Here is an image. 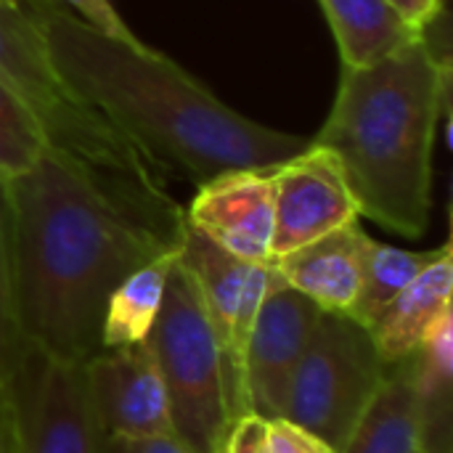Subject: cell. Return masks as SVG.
<instances>
[{
    "label": "cell",
    "mask_w": 453,
    "mask_h": 453,
    "mask_svg": "<svg viewBox=\"0 0 453 453\" xmlns=\"http://www.w3.org/2000/svg\"><path fill=\"white\" fill-rule=\"evenodd\" d=\"M178 265L191 276L220 342L228 398L234 417L239 419L250 414L244 395V350L255 316L276 281L273 263L242 260L186 220L178 247Z\"/></svg>",
    "instance_id": "ba28073f"
},
{
    "label": "cell",
    "mask_w": 453,
    "mask_h": 453,
    "mask_svg": "<svg viewBox=\"0 0 453 453\" xmlns=\"http://www.w3.org/2000/svg\"><path fill=\"white\" fill-rule=\"evenodd\" d=\"M340 453H425L414 393V356L390 364L380 393Z\"/></svg>",
    "instance_id": "2e32d148"
},
{
    "label": "cell",
    "mask_w": 453,
    "mask_h": 453,
    "mask_svg": "<svg viewBox=\"0 0 453 453\" xmlns=\"http://www.w3.org/2000/svg\"><path fill=\"white\" fill-rule=\"evenodd\" d=\"M5 186L24 340L88 361L101 350L109 295L141 265L178 252L186 210L159 183L96 170L50 146Z\"/></svg>",
    "instance_id": "6da1fadb"
},
{
    "label": "cell",
    "mask_w": 453,
    "mask_h": 453,
    "mask_svg": "<svg viewBox=\"0 0 453 453\" xmlns=\"http://www.w3.org/2000/svg\"><path fill=\"white\" fill-rule=\"evenodd\" d=\"M446 244L438 250L419 252V250H401L393 244H382V242L366 236L361 292L348 316L356 319L358 324L369 326L403 287H409L430 263H435L443 255Z\"/></svg>",
    "instance_id": "d6986e66"
},
{
    "label": "cell",
    "mask_w": 453,
    "mask_h": 453,
    "mask_svg": "<svg viewBox=\"0 0 453 453\" xmlns=\"http://www.w3.org/2000/svg\"><path fill=\"white\" fill-rule=\"evenodd\" d=\"M58 3L64 8H69L77 19H82L85 24H90L93 29H98L109 37H117V40L133 42V45L141 42L109 0H58Z\"/></svg>",
    "instance_id": "7402d4cb"
},
{
    "label": "cell",
    "mask_w": 453,
    "mask_h": 453,
    "mask_svg": "<svg viewBox=\"0 0 453 453\" xmlns=\"http://www.w3.org/2000/svg\"><path fill=\"white\" fill-rule=\"evenodd\" d=\"M446 101L449 58L427 32L372 66H342L332 111L311 143L334 154L358 215L406 239L427 231Z\"/></svg>",
    "instance_id": "3957f363"
},
{
    "label": "cell",
    "mask_w": 453,
    "mask_h": 453,
    "mask_svg": "<svg viewBox=\"0 0 453 453\" xmlns=\"http://www.w3.org/2000/svg\"><path fill=\"white\" fill-rule=\"evenodd\" d=\"M64 85L165 178L202 186L236 170H273L311 138L260 125L146 42H122L58 0H21Z\"/></svg>",
    "instance_id": "7a4b0ae2"
},
{
    "label": "cell",
    "mask_w": 453,
    "mask_h": 453,
    "mask_svg": "<svg viewBox=\"0 0 453 453\" xmlns=\"http://www.w3.org/2000/svg\"><path fill=\"white\" fill-rule=\"evenodd\" d=\"M175 257L178 252L162 255L119 281V287L109 295V303L104 311L101 350L127 348V345H138L149 340L154 321L159 316L162 300H165L167 273Z\"/></svg>",
    "instance_id": "ac0fdd59"
},
{
    "label": "cell",
    "mask_w": 453,
    "mask_h": 453,
    "mask_svg": "<svg viewBox=\"0 0 453 453\" xmlns=\"http://www.w3.org/2000/svg\"><path fill=\"white\" fill-rule=\"evenodd\" d=\"M0 3H8V5H21V0H0Z\"/></svg>",
    "instance_id": "83f0119b"
},
{
    "label": "cell",
    "mask_w": 453,
    "mask_h": 453,
    "mask_svg": "<svg viewBox=\"0 0 453 453\" xmlns=\"http://www.w3.org/2000/svg\"><path fill=\"white\" fill-rule=\"evenodd\" d=\"M366 236L356 220L271 263L287 287L313 300L321 311L348 316L361 292Z\"/></svg>",
    "instance_id": "4fadbf2b"
},
{
    "label": "cell",
    "mask_w": 453,
    "mask_h": 453,
    "mask_svg": "<svg viewBox=\"0 0 453 453\" xmlns=\"http://www.w3.org/2000/svg\"><path fill=\"white\" fill-rule=\"evenodd\" d=\"M321 308L287 287L279 273L268 289L244 350V395L250 414L279 419L292 377L316 329Z\"/></svg>",
    "instance_id": "30bf717a"
},
{
    "label": "cell",
    "mask_w": 453,
    "mask_h": 453,
    "mask_svg": "<svg viewBox=\"0 0 453 453\" xmlns=\"http://www.w3.org/2000/svg\"><path fill=\"white\" fill-rule=\"evenodd\" d=\"M268 422V451L271 453H337L326 441L308 433L305 427L279 417Z\"/></svg>",
    "instance_id": "603a6c76"
},
{
    "label": "cell",
    "mask_w": 453,
    "mask_h": 453,
    "mask_svg": "<svg viewBox=\"0 0 453 453\" xmlns=\"http://www.w3.org/2000/svg\"><path fill=\"white\" fill-rule=\"evenodd\" d=\"M388 369L364 324L345 313L321 311L281 417L340 453L380 393Z\"/></svg>",
    "instance_id": "8992f818"
},
{
    "label": "cell",
    "mask_w": 453,
    "mask_h": 453,
    "mask_svg": "<svg viewBox=\"0 0 453 453\" xmlns=\"http://www.w3.org/2000/svg\"><path fill=\"white\" fill-rule=\"evenodd\" d=\"M0 453H21L13 409H11V401H8V393L3 385H0Z\"/></svg>",
    "instance_id": "4316f807"
},
{
    "label": "cell",
    "mask_w": 453,
    "mask_h": 453,
    "mask_svg": "<svg viewBox=\"0 0 453 453\" xmlns=\"http://www.w3.org/2000/svg\"><path fill=\"white\" fill-rule=\"evenodd\" d=\"M218 453H271L268 451V422L257 414L234 419Z\"/></svg>",
    "instance_id": "cb8c5ba5"
},
{
    "label": "cell",
    "mask_w": 453,
    "mask_h": 453,
    "mask_svg": "<svg viewBox=\"0 0 453 453\" xmlns=\"http://www.w3.org/2000/svg\"><path fill=\"white\" fill-rule=\"evenodd\" d=\"M85 374L104 435L175 433L162 372L149 340L98 350L85 361Z\"/></svg>",
    "instance_id": "8fae6325"
},
{
    "label": "cell",
    "mask_w": 453,
    "mask_h": 453,
    "mask_svg": "<svg viewBox=\"0 0 453 453\" xmlns=\"http://www.w3.org/2000/svg\"><path fill=\"white\" fill-rule=\"evenodd\" d=\"M48 149V138L19 96L0 82V175L8 180L27 173Z\"/></svg>",
    "instance_id": "44dd1931"
},
{
    "label": "cell",
    "mask_w": 453,
    "mask_h": 453,
    "mask_svg": "<svg viewBox=\"0 0 453 453\" xmlns=\"http://www.w3.org/2000/svg\"><path fill=\"white\" fill-rule=\"evenodd\" d=\"M27 340L16 308V265H13V228L8 186L0 175V385L5 388L19 369Z\"/></svg>",
    "instance_id": "ffe728a7"
},
{
    "label": "cell",
    "mask_w": 453,
    "mask_h": 453,
    "mask_svg": "<svg viewBox=\"0 0 453 453\" xmlns=\"http://www.w3.org/2000/svg\"><path fill=\"white\" fill-rule=\"evenodd\" d=\"M101 453H194L175 433L159 435H106Z\"/></svg>",
    "instance_id": "d4e9b609"
},
{
    "label": "cell",
    "mask_w": 453,
    "mask_h": 453,
    "mask_svg": "<svg viewBox=\"0 0 453 453\" xmlns=\"http://www.w3.org/2000/svg\"><path fill=\"white\" fill-rule=\"evenodd\" d=\"M149 342L162 372L175 435L194 453H218L236 417L220 342L178 257L167 273L165 300Z\"/></svg>",
    "instance_id": "5b68a950"
},
{
    "label": "cell",
    "mask_w": 453,
    "mask_h": 453,
    "mask_svg": "<svg viewBox=\"0 0 453 453\" xmlns=\"http://www.w3.org/2000/svg\"><path fill=\"white\" fill-rule=\"evenodd\" d=\"M414 393L425 453H451L453 313L449 311L414 353Z\"/></svg>",
    "instance_id": "e0dca14e"
},
{
    "label": "cell",
    "mask_w": 453,
    "mask_h": 453,
    "mask_svg": "<svg viewBox=\"0 0 453 453\" xmlns=\"http://www.w3.org/2000/svg\"><path fill=\"white\" fill-rule=\"evenodd\" d=\"M417 32H427L443 13V0H388Z\"/></svg>",
    "instance_id": "484cf974"
},
{
    "label": "cell",
    "mask_w": 453,
    "mask_h": 453,
    "mask_svg": "<svg viewBox=\"0 0 453 453\" xmlns=\"http://www.w3.org/2000/svg\"><path fill=\"white\" fill-rule=\"evenodd\" d=\"M358 218L342 167L324 146L308 143V149L273 167L271 260L356 223Z\"/></svg>",
    "instance_id": "9c48e42d"
},
{
    "label": "cell",
    "mask_w": 453,
    "mask_h": 453,
    "mask_svg": "<svg viewBox=\"0 0 453 453\" xmlns=\"http://www.w3.org/2000/svg\"><path fill=\"white\" fill-rule=\"evenodd\" d=\"M319 3L334 32L345 69L372 66L422 37V32H417L388 0H319Z\"/></svg>",
    "instance_id": "9a60e30c"
},
{
    "label": "cell",
    "mask_w": 453,
    "mask_h": 453,
    "mask_svg": "<svg viewBox=\"0 0 453 453\" xmlns=\"http://www.w3.org/2000/svg\"><path fill=\"white\" fill-rule=\"evenodd\" d=\"M453 250L446 244L443 255L430 263L409 287H403L388 308L366 326L382 361L398 364L411 358L433 326L451 311Z\"/></svg>",
    "instance_id": "5bb4252c"
},
{
    "label": "cell",
    "mask_w": 453,
    "mask_h": 453,
    "mask_svg": "<svg viewBox=\"0 0 453 453\" xmlns=\"http://www.w3.org/2000/svg\"><path fill=\"white\" fill-rule=\"evenodd\" d=\"M196 188L186 220L231 255L271 263L273 170H236Z\"/></svg>",
    "instance_id": "7c38bea8"
},
{
    "label": "cell",
    "mask_w": 453,
    "mask_h": 453,
    "mask_svg": "<svg viewBox=\"0 0 453 453\" xmlns=\"http://www.w3.org/2000/svg\"><path fill=\"white\" fill-rule=\"evenodd\" d=\"M21 453H101L104 430L93 409L85 361L27 342L5 385Z\"/></svg>",
    "instance_id": "52a82bcc"
},
{
    "label": "cell",
    "mask_w": 453,
    "mask_h": 453,
    "mask_svg": "<svg viewBox=\"0 0 453 453\" xmlns=\"http://www.w3.org/2000/svg\"><path fill=\"white\" fill-rule=\"evenodd\" d=\"M0 82L35 114L50 149L104 173L165 186L151 165L64 85L24 5L0 3Z\"/></svg>",
    "instance_id": "277c9868"
}]
</instances>
